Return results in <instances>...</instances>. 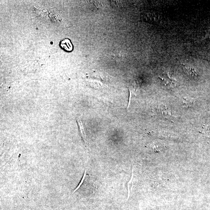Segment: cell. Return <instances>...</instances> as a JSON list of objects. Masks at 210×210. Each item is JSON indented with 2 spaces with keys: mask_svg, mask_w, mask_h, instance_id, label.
Returning <instances> with one entry per match:
<instances>
[{
  "mask_svg": "<svg viewBox=\"0 0 210 210\" xmlns=\"http://www.w3.org/2000/svg\"><path fill=\"white\" fill-rule=\"evenodd\" d=\"M161 80L165 86L170 87H175L176 84L175 79L170 77L168 73L164 72L162 74Z\"/></svg>",
  "mask_w": 210,
  "mask_h": 210,
  "instance_id": "1",
  "label": "cell"
},
{
  "mask_svg": "<svg viewBox=\"0 0 210 210\" xmlns=\"http://www.w3.org/2000/svg\"><path fill=\"white\" fill-rule=\"evenodd\" d=\"M182 67L185 72L189 76L193 78H196L199 76V74L195 68L190 65L182 64Z\"/></svg>",
  "mask_w": 210,
  "mask_h": 210,
  "instance_id": "2",
  "label": "cell"
},
{
  "mask_svg": "<svg viewBox=\"0 0 210 210\" xmlns=\"http://www.w3.org/2000/svg\"><path fill=\"white\" fill-rule=\"evenodd\" d=\"M77 124H78L79 129V131L80 133L81 137H82V139H83L84 143H86V138L84 127H83V124H82V122L81 121L80 119L79 118H77Z\"/></svg>",
  "mask_w": 210,
  "mask_h": 210,
  "instance_id": "3",
  "label": "cell"
},
{
  "mask_svg": "<svg viewBox=\"0 0 210 210\" xmlns=\"http://www.w3.org/2000/svg\"><path fill=\"white\" fill-rule=\"evenodd\" d=\"M160 112L161 114L164 116H169L171 115V113L165 106L161 105L159 107Z\"/></svg>",
  "mask_w": 210,
  "mask_h": 210,
  "instance_id": "4",
  "label": "cell"
},
{
  "mask_svg": "<svg viewBox=\"0 0 210 210\" xmlns=\"http://www.w3.org/2000/svg\"><path fill=\"white\" fill-rule=\"evenodd\" d=\"M193 101L187 98H184L182 102H183L184 104H185L186 106H188V107H190L191 106H192L193 104Z\"/></svg>",
  "mask_w": 210,
  "mask_h": 210,
  "instance_id": "5",
  "label": "cell"
},
{
  "mask_svg": "<svg viewBox=\"0 0 210 210\" xmlns=\"http://www.w3.org/2000/svg\"><path fill=\"white\" fill-rule=\"evenodd\" d=\"M85 174H86V171L85 172V173H84V176H83V178H82V181H81V182L80 183H79V185L78 186V187H77V188H76V189H75V190L74 191V192H76V191L77 190L79 189V187H80V186H81V185L82 184V182L84 181V178H85Z\"/></svg>",
  "mask_w": 210,
  "mask_h": 210,
  "instance_id": "6",
  "label": "cell"
},
{
  "mask_svg": "<svg viewBox=\"0 0 210 210\" xmlns=\"http://www.w3.org/2000/svg\"><path fill=\"white\" fill-rule=\"evenodd\" d=\"M209 59H210V57H209Z\"/></svg>",
  "mask_w": 210,
  "mask_h": 210,
  "instance_id": "7",
  "label": "cell"
}]
</instances>
